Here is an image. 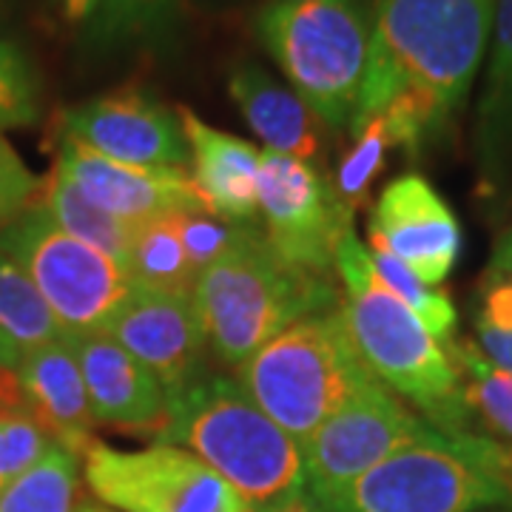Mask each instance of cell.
<instances>
[{
	"label": "cell",
	"mask_w": 512,
	"mask_h": 512,
	"mask_svg": "<svg viewBox=\"0 0 512 512\" xmlns=\"http://www.w3.org/2000/svg\"><path fill=\"white\" fill-rule=\"evenodd\" d=\"M495 0H376L350 131L382 117L393 146L419 151L467 100L493 35Z\"/></svg>",
	"instance_id": "1"
},
{
	"label": "cell",
	"mask_w": 512,
	"mask_h": 512,
	"mask_svg": "<svg viewBox=\"0 0 512 512\" xmlns=\"http://www.w3.org/2000/svg\"><path fill=\"white\" fill-rule=\"evenodd\" d=\"M154 439L205 461L245 512H282L305 501L299 441L262 413L237 379L202 376L171 396L165 427Z\"/></svg>",
	"instance_id": "2"
},
{
	"label": "cell",
	"mask_w": 512,
	"mask_h": 512,
	"mask_svg": "<svg viewBox=\"0 0 512 512\" xmlns=\"http://www.w3.org/2000/svg\"><path fill=\"white\" fill-rule=\"evenodd\" d=\"M336 271L345 282L339 311L367 370L424 413L441 433H470L464 387L447 348L419 322V316L384 285L367 248L353 237L336 248Z\"/></svg>",
	"instance_id": "3"
},
{
	"label": "cell",
	"mask_w": 512,
	"mask_h": 512,
	"mask_svg": "<svg viewBox=\"0 0 512 512\" xmlns=\"http://www.w3.org/2000/svg\"><path fill=\"white\" fill-rule=\"evenodd\" d=\"M194 305L211 350L225 365H242L293 322L336 308L325 274L285 262L254 228L237 248L202 268Z\"/></svg>",
	"instance_id": "4"
},
{
	"label": "cell",
	"mask_w": 512,
	"mask_h": 512,
	"mask_svg": "<svg viewBox=\"0 0 512 512\" xmlns=\"http://www.w3.org/2000/svg\"><path fill=\"white\" fill-rule=\"evenodd\" d=\"M512 504V458L487 436H424L311 512H481Z\"/></svg>",
	"instance_id": "5"
},
{
	"label": "cell",
	"mask_w": 512,
	"mask_h": 512,
	"mask_svg": "<svg viewBox=\"0 0 512 512\" xmlns=\"http://www.w3.org/2000/svg\"><path fill=\"white\" fill-rule=\"evenodd\" d=\"M234 370L239 387L299 444L376 382L339 308L293 322Z\"/></svg>",
	"instance_id": "6"
},
{
	"label": "cell",
	"mask_w": 512,
	"mask_h": 512,
	"mask_svg": "<svg viewBox=\"0 0 512 512\" xmlns=\"http://www.w3.org/2000/svg\"><path fill=\"white\" fill-rule=\"evenodd\" d=\"M256 35L293 94L330 128H348L367 66L370 29L345 0H276L256 12Z\"/></svg>",
	"instance_id": "7"
},
{
	"label": "cell",
	"mask_w": 512,
	"mask_h": 512,
	"mask_svg": "<svg viewBox=\"0 0 512 512\" xmlns=\"http://www.w3.org/2000/svg\"><path fill=\"white\" fill-rule=\"evenodd\" d=\"M0 254L35 282L66 336L106 333L137 288L120 262L69 237L40 205L0 234Z\"/></svg>",
	"instance_id": "8"
},
{
	"label": "cell",
	"mask_w": 512,
	"mask_h": 512,
	"mask_svg": "<svg viewBox=\"0 0 512 512\" xmlns=\"http://www.w3.org/2000/svg\"><path fill=\"white\" fill-rule=\"evenodd\" d=\"M83 476L103 507L120 512H245L237 493L205 461L174 444L117 450L94 439Z\"/></svg>",
	"instance_id": "9"
},
{
	"label": "cell",
	"mask_w": 512,
	"mask_h": 512,
	"mask_svg": "<svg viewBox=\"0 0 512 512\" xmlns=\"http://www.w3.org/2000/svg\"><path fill=\"white\" fill-rule=\"evenodd\" d=\"M430 427L433 424L413 416L379 379L362 387L299 444L308 507H322L382 458L424 436Z\"/></svg>",
	"instance_id": "10"
},
{
	"label": "cell",
	"mask_w": 512,
	"mask_h": 512,
	"mask_svg": "<svg viewBox=\"0 0 512 512\" xmlns=\"http://www.w3.org/2000/svg\"><path fill=\"white\" fill-rule=\"evenodd\" d=\"M256 197L265 239L285 262L328 276L339 242L353 231V214L339 202L319 168L265 148L259 154Z\"/></svg>",
	"instance_id": "11"
},
{
	"label": "cell",
	"mask_w": 512,
	"mask_h": 512,
	"mask_svg": "<svg viewBox=\"0 0 512 512\" xmlns=\"http://www.w3.org/2000/svg\"><path fill=\"white\" fill-rule=\"evenodd\" d=\"M60 137L77 140L117 163L143 168H191L183 120L146 92L103 94L60 111Z\"/></svg>",
	"instance_id": "12"
},
{
	"label": "cell",
	"mask_w": 512,
	"mask_h": 512,
	"mask_svg": "<svg viewBox=\"0 0 512 512\" xmlns=\"http://www.w3.org/2000/svg\"><path fill=\"white\" fill-rule=\"evenodd\" d=\"M111 339L140 359L163 382L165 396H180L205 376L208 336L194 305V293L134 288L111 316Z\"/></svg>",
	"instance_id": "13"
},
{
	"label": "cell",
	"mask_w": 512,
	"mask_h": 512,
	"mask_svg": "<svg viewBox=\"0 0 512 512\" xmlns=\"http://www.w3.org/2000/svg\"><path fill=\"white\" fill-rule=\"evenodd\" d=\"M370 248L396 256L427 285H441L461 254V228L450 205L421 174L384 185L370 217Z\"/></svg>",
	"instance_id": "14"
},
{
	"label": "cell",
	"mask_w": 512,
	"mask_h": 512,
	"mask_svg": "<svg viewBox=\"0 0 512 512\" xmlns=\"http://www.w3.org/2000/svg\"><path fill=\"white\" fill-rule=\"evenodd\" d=\"M55 168L86 200L131 225L202 208L191 171L117 163L69 137H60Z\"/></svg>",
	"instance_id": "15"
},
{
	"label": "cell",
	"mask_w": 512,
	"mask_h": 512,
	"mask_svg": "<svg viewBox=\"0 0 512 512\" xmlns=\"http://www.w3.org/2000/svg\"><path fill=\"white\" fill-rule=\"evenodd\" d=\"M66 339L83 370L94 421L120 430H151L157 436L168 419L163 382L109 333Z\"/></svg>",
	"instance_id": "16"
},
{
	"label": "cell",
	"mask_w": 512,
	"mask_h": 512,
	"mask_svg": "<svg viewBox=\"0 0 512 512\" xmlns=\"http://www.w3.org/2000/svg\"><path fill=\"white\" fill-rule=\"evenodd\" d=\"M23 410L49 433V439L63 444L77 456L86 453L94 441V416L83 370L74 356L69 339H57L35 353H29L18 367Z\"/></svg>",
	"instance_id": "17"
},
{
	"label": "cell",
	"mask_w": 512,
	"mask_h": 512,
	"mask_svg": "<svg viewBox=\"0 0 512 512\" xmlns=\"http://www.w3.org/2000/svg\"><path fill=\"white\" fill-rule=\"evenodd\" d=\"M191 148V185L200 205L228 222H251L259 214L256 177L259 148L202 123L191 109H177Z\"/></svg>",
	"instance_id": "18"
},
{
	"label": "cell",
	"mask_w": 512,
	"mask_h": 512,
	"mask_svg": "<svg viewBox=\"0 0 512 512\" xmlns=\"http://www.w3.org/2000/svg\"><path fill=\"white\" fill-rule=\"evenodd\" d=\"M228 92L256 137L265 140V148L316 165L322 157L325 123L293 94V89L279 86L271 74L254 63H239L231 69Z\"/></svg>",
	"instance_id": "19"
},
{
	"label": "cell",
	"mask_w": 512,
	"mask_h": 512,
	"mask_svg": "<svg viewBox=\"0 0 512 512\" xmlns=\"http://www.w3.org/2000/svg\"><path fill=\"white\" fill-rule=\"evenodd\" d=\"M57 316L18 262L0 254V365L18 370L37 348L63 339Z\"/></svg>",
	"instance_id": "20"
},
{
	"label": "cell",
	"mask_w": 512,
	"mask_h": 512,
	"mask_svg": "<svg viewBox=\"0 0 512 512\" xmlns=\"http://www.w3.org/2000/svg\"><path fill=\"white\" fill-rule=\"evenodd\" d=\"M35 205H40L55 220L57 228H63L69 237L80 239L83 245L111 256L114 262L126 268L128 248H131L137 225L120 220L109 211H103L100 205H94L92 200H86L57 168H52V174L40 180Z\"/></svg>",
	"instance_id": "21"
},
{
	"label": "cell",
	"mask_w": 512,
	"mask_h": 512,
	"mask_svg": "<svg viewBox=\"0 0 512 512\" xmlns=\"http://www.w3.org/2000/svg\"><path fill=\"white\" fill-rule=\"evenodd\" d=\"M478 148L487 165L512 157V0H495L493 55L478 100Z\"/></svg>",
	"instance_id": "22"
},
{
	"label": "cell",
	"mask_w": 512,
	"mask_h": 512,
	"mask_svg": "<svg viewBox=\"0 0 512 512\" xmlns=\"http://www.w3.org/2000/svg\"><path fill=\"white\" fill-rule=\"evenodd\" d=\"M126 271L134 279V285L146 291L194 293L200 271L185 254L174 214L134 228Z\"/></svg>",
	"instance_id": "23"
},
{
	"label": "cell",
	"mask_w": 512,
	"mask_h": 512,
	"mask_svg": "<svg viewBox=\"0 0 512 512\" xmlns=\"http://www.w3.org/2000/svg\"><path fill=\"white\" fill-rule=\"evenodd\" d=\"M447 353L461 376L470 419L481 421L493 433L490 441L512 458V376L490 365L473 342H450Z\"/></svg>",
	"instance_id": "24"
},
{
	"label": "cell",
	"mask_w": 512,
	"mask_h": 512,
	"mask_svg": "<svg viewBox=\"0 0 512 512\" xmlns=\"http://www.w3.org/2000/svg\"><path fill=\"white\" fill-rule=\"evenodd\" d=\"M80 490V456L52 444L35 467L0 493V512H74Z\"/></svg>",
	"instance_id": "25"
},
{
	"label": "cell",
	"mask_w": 512,
	"mask_h": 512,
	"mask_svg": "<svg viewBox=\"0 0 512 512\" xmlns=\"http://www.w3.org/2000/svg\"><path fill=\"white\" fill-rule=\"evenodd\" d=\"M370 262L376 268V274L390 291L396 293V299H402L410 311L419 316V322L433 333V339L441 345H450L456 336L458 313L450 302V296L444 291H436L433 285L421 282L413 271H407L396 256L379 248H367Z\"/></svg>",
	"instance_id": "26"
},
{
	"label": "cell",
	"mask_w": 512,
	"mask_h": 512,
	"mask_svg": "<svg viewBox=\"0 0 512 512\" xmlns=\"http://www.w3.org/2000/svg\"><path fill=\"white\" fill-rule=\"evenodd\" d=\"M43 86L26 49L0 37V131L29 128L40 120Z\"/></svg>",
	"instance_id": "27"
},
{
	"label": "cell",
	"mask_w": 512,
	"mask_h": 512,
	"mask_svg": "<svg viewBox=\"0 0 512 512\" xmlns=\"http://www.w3.org/2000/svg\"><path fill=\"white\" fill-rule=\"evenodd\" d=\"M353 137H356V143L345 154V160L339 163L333 180H330L336 197H339V202L348 208L350 214H356V208L365 202L373 177L382 171L384 157L393 148V140L387 134V126H384L382 117L367 120L365 126H359L353 131Z\"/></svg>",
	"instance_id": "28"
},
{
	"label": "cell",
	"mask_w": 512,
	"mask_h": 512,
	"mask_svg": "<svg viewBox=\"0 0 512 512\" xmlns=\"http://www.w3.org/2000/svg\"><path fill=\"white\" fill-rule=\"evenodd\" d=\"M177 231L185 245V254L194 262V268L202 271L211 262H217L231 248H237L242 239L254 231L251 222H228L222 217H214L202 208H191V211H180L174 214Z\"/></svg>",
	"instance_id": "29"
},
{
	"label": "cell",
	"mask_w": 512,
	"mask_h": 512,
	"mask_svg": "<svg viewBox=\"0 0 512 512\" xmlns=\"http://www.w3.org/2000/svg\"><path fill=\"white\" fill-rule=\"evenodd\" d=\"M174 0H103L92 18V37L100 46L148 37L171 15Z\"/></svg>",
	"instance_id": "30"
},
{
	"label": "cell",
	"mask_w": 512,
	"mask_h": 512,
	"mask_svg": "<svg viewBox=\"0 0 512 512\" xmlns=\"http://www.w3.org/2000/svg\"><path fill=\"white\" fill-rule=\"evenodd\" d=\"M55 441L26 410L0 413V493L35 467Z\"/></svg>",
	"instance_id": "31"
},
{
	"label": "cell",
	"mask_w": 512,
	"mask_h": 512,
	"mask_svg": "<svg viewBox=\"0 0 512 512\" xmlns=\"http://www.w3.org/2000/svg\"><path fill=\"white\" fill-rule=\"evenodd\" d=\"M40 177H35L15 146L0 134V234L37 202Z\"/></svg>",
	"instance_id": "32"
},
{
	"label": "cell",
	"mask_w": 512,
	"mask_h": 512,
	"mask_svg": "<svg viewBox=\"0 0 512 512\" xmlns=\"http://www.w3.org/2000/svg\"><path fill=\"white\" fill-rule=\"evenodd\" d=\"M476 339L481 356L493 367L512 376V328H493V325L476 322Z\"/></svg>",
	"instance_id": "33"
},
{
	"label": "cell",
	"mask_w": 512,
	"mask_h": 512,
	"mask_svg": "<svg viewBox=\"0 0 512 512\" xmlns=\"http://www.w3.org/2000/svg\"><path fill=\"white\" fill-rule=\"evenodd\" d=\"M52 3H55L60 20L69 23V26H86V23H92L97 9L103 6V0H52Z\"/></svg>",
	"instance_id": "34"
},
{
	"label": "cell",
	"mask_w": 512,
	"mask_h": 512,
	"mask_svg": "<svg viewBox=\"0 0 512 512\" xmlns=\"http://www.w3.org/2000/svg\"><path fill=\"white\" fill-rule=\"evenodd\" d=\"M490 274L504 276L512 282V228L504 237L495 242L493 251V265H490Z\"/></svg>",
	"instance_id": "35"
},
{
	"label": "cell",
	"mask_w": 512,
	"mask_h": 512,
	"mask_svg": "<svg viewBox=\"0 0 512 512\" xmlns=\"http://www.w3.org/2000/svg\"><path fill=\"white\" fill-rule=\"evenodd\" d=\"M74 512H117V510H109V507H97V504H80Z\"/></svg>",
	"instance_id": "36"
},
{
	"label": "cell",
	"mask_w": 512,
	"mask_h": 512,
	"mask_svg": "<svg viewBox=\"0 0 512 512\" xmlns=\"http://www.w3.org/2000/svg\"><path fill=\"white\" fill-rule=\"evenodd\" d=\"M282 512H311V507H308V501H299V504H293V507H288V510Z\"/></svg>",
	"instance_id": "37"
},
{
	"label": "cell",
	"mask_w": 512,
	"mask_h": 512,
	"mask_svg": "<svg viewBox=\"0 0 512 512\" xmlns=\"http://www.w3.org/2000/svg\"><path fill=\"white\" fill-rule=\"evenodd\" d=\"M291 3H302V0H291Z\"/></svg>",
	"instance_id": "38"
}]
</instances>
